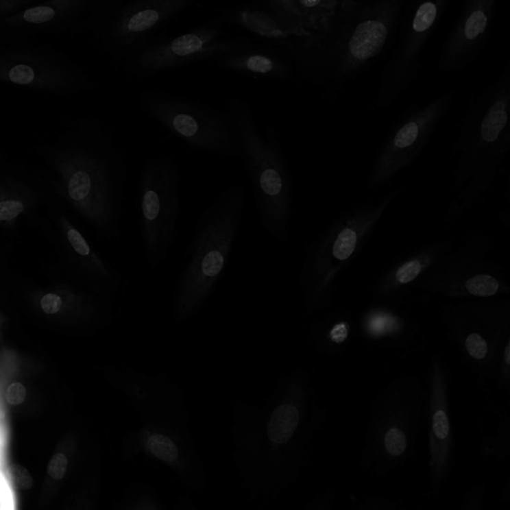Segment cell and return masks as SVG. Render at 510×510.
I'll list each match as a JSON object with an SVG mask.
<instances>
[{
	"mask_svg": "<svg viewBox=\"0 0 510 510\" xmlns=\"http://www.w3.org/2000/svg\"><path fill=\"white\" fill-rule=\"evenodd\" d=\"M245 208V186L232 182L202 210L188 260L171 295V314L175 324L189 322L212 298L239 239Z\"/></svg>",
	"mask_w": 510,
	"mask_h": 510,
	"instance_id": "1",
	"label": "cell"
},
{
	"mask_svg": "<svg viewBox=\"0 0 510 510\" xmlns=\"http://www.w3.org/2000/svg\"><path fill=\"white\" fill-rule=\"evenodd\" d=\"M232 417V457L241 487L248 500L263 503L278 489L280 450L298 430V408L276 398L260 404L236 401Z\"/></svg>",
	"mask_w": 510,
	"mask_h": 510,
	"instance_id": "2",
	"label": "cell"
},
{
	"mask_svg": "<svg viewBox=\"0 0 510 510\" xmlns=\"http://www.w3.org/2000/svg\"><path fill=\"white\" fill-rule=\"evenodd\" d=\"M224 112L239 144L259 221L270 236L282 239L287 184L274 132L259 129L250 103L241 97L232 98Z\"/></svg>",
	"mask_w": 510,
	"mask_h": 510,
	"instance_id": "3",
	"label": "cell"
},
{
	"mask_svg": "<svg viewBox=\"0 0 510 510\" xmlns=\"http://www.w3.org/2000/svg\"><path fill=\"white\" fill-rule=\"evenodd\" d=\"M197 5V0H94L74 32L87 34L105 56L120 64L171 19Z\"/></svg>",
	"mask_w": 510,
	"mask_h": 510,
	"instance_id": "4",
	"label": "cell"
},
{
	"mask_svg": "<svg viewBox=\"0 0 510 510\" xmlns=\"http://www.w3.org/2000/svg\"><path fill=\"white\" fill-rule=\"evenodd\" d=\"M181 168L170 155L143 162L138 181V206L145 263L159 269L170 254L182 213Z\"/></svg>",
	"mask_w": 510,
	"mask_h": 510,
	"instance_id": "5",
	"label": "cell"
},
{
	"mask_svg": "<svg viewBox=\"0 0 510 510\" xmlns=\"http://www.w3.org/2000/svg\"><path fill=\"white\" fill-rule=\"evenodd\" d=\"M141 111L191 148L221 157H239V144L226 112L191 97L145 90Z\"/></svg>",
	"mask_w": 510,
	"mask_h": 510,
	"instance_id": "6",
	"label": "cell"
},
{
	"mask_svg": "<svg viewBox=\"0 0 510 510\" xmlns=\"http://www.w3.org/2000/svg\"><path fill=\"white\" fill-rule=\"evenodd\" d=\"M252 40L246 36L226 38L221 24L213 19L178 36L153 39L119 65L125 73L147 78L201 61L212 62L221 55L245 47Z\"/></svg>",
	"mask_w": 510,
	"mask_h": 510,
	"instance_id": "7",
	"label": "cell"
},
{
	"mask_svg": "<svg viewBox=\"0 0 510 510\" xmlns=\"http://www.w3.org/2000/svg\"><path fill=\"white\" fill-rule=\"evenodd\" d=\"M0 81L40 89H82L92 84L71 55L35 39H0Z\"/></svg>",
	"mask_w": 510,
	"mask_h": 510,
	"instance_id": "8",
	"label": "cell"
},
{
	"mask_svg": "<svg viewBox=\"0 0 510 510\" xmlns=\"http://www.w3.org/2000/svg\"><path fill=\"white\" fill-rule=\"evenodd\" d=\"M126 461L145 457L162 463L191 491L208 485V474L191 436L190 422L145 421L127 433L123 444Z\"/></svg>",
	"mask_w": 510,
	"mask_h": 510,
	"instance_id": "9",
	"label": "cell"
},
{
	"mask_svg": "<svg viewBox=\"0 0 510 510\" xmlns=\"http://www.w3.org/2000/svg\"><path fill=\"white\" fill-rule=\"evenodd\" d=\"M114 376L119 390L126 396L141 421L190 422L186 396L168 376L129 367Z\"/></svg>",
	"mask_w": 510,
	"mask_h": 510,
	"instance_id": "10",
	"label": "cell"
},
{
	"mask_svg": "<svg viewBox=\"0 0 510 510\" xmlns=\"http://www.w3.org/2000/svg\"><path fill=\"white\" fill-rule=\"evenodd\" d=\"M94 0H39L0 21V39L34 40L74 32Z\"/></svg>",
	"mask_w": 510,
	"mask_h": 510,
	"instance_id": "11",
	"label": "cell"
},
{
	"mask_svg": "<svg viewBox=\"0 0 510 510\" xmlns=\"http://www.w3.org/2000/svg\"><path fill=\"white\" fill-rule=\"evenodd\" d=\"M215 19L221 25L234 26L250 33L254 40L276 48L284 47L290 42L311 35L288 25L256 1L223 8Z\"/></svg>",
	"mask_w": 510,
	"mask_h": 510,
	"instance_id": "12",
	"label": "cell"
},
{
	"mask_svg": "<svg viewBox=\"0 0 510 510\" xmlns=\"http://www.w3.org/2000/svg\"><path fill=\"white\" fill-rule=\"evenodd\" d=\"M274 46L254 40L245 47L213 59L223 70L258 79H282L289 73L287 63L274 51Z\"/></svg>",
	"mask_w": 510,
	"mask_h": 510,
	"instance_id": "13",
	"label": "cell"
},
{
	"mask_svg": "<svg viewBox=\"0 0 510 510\" xmlns=\"http://www.w3.org/2000/svg\"><path fill=\"white\" fill-rule=\"evenodd\" d=\"M388 23L382 17H371L358 23L349 40V64L366 62L381 51L388 37Z\"/></svg>",
	"mask_w": 510,
	"mask_h": 510,
	"instance_id": "14",
	"label": "cell"
},
{
	"mask_svg": "<svg viewBox=\"0 0 510 510\" xmlns=\"http://www.w3.org/2000/svg\"><path fill=\"white\" fill-rule=\"evenodd\" d=\"M305 28L310 32L327 29L339 5V0H296Z\"/></svg>",
	"mask_w": 510,
	"mask_h": 510,
	"instance_id": "15",
	"label": "cell"
},
{
	"mask_svg": "<svg viewBox=\"0 0 510 510\" xmlns=\"http://www.w3.org/2000/svg\"><path fill=\"white\" fill-rule=\"evenodd\" d=\"M125 510H167L166 505L155 489L148 483L138 481L127 487L121 501Z\"/></svg>",
	"mask_w": 510,
	"mask_h": 510,
	"instance_id": "16",
	"label": "cell"
},
{
	"mask_svg": "<svg viewBox=\"0 0 510 510\" xmlns=\"http://www.w3.org/2000/svg\"><path fill=\"white\" fill-rule=\"evenodd\" d=\"M489 5L481 2L474 4L470 8L467 16L463 19L461 29L457 36L456 40L457 43L459 44V47H463L478 40L481 35L485 34L489 25Z\"/></svg>",
	"mask_w": 510,
	"mask_h": 510,
	"instance_id": "17",
	"label": "cell"
},
{
	"mask_svg": "<svg viewBox=\"0 0 510 510\" xmlns=\"http://www.w3.org/2000/svg\"><path fill=\"white\" fill-rule=\"evenodd\" d=\"M255 1L260 4L263 8L269 10L270 12L274 13L276 17L288 25L312 34L303 24L296 0H255Z\"/></svg>",
	"mask_w": 510,
	"mask_h": 510,
	"instance_id": "18",
	"label": "cell"
},
{
	"mask_svg": "<svg viewBox=\"0 0 510 510\" xmlns=\"http://www.w3.org/2000/svg\"><path fill=\"white\" fill-rule=\"evenodd\" d=\"M507 122L505 103L498 101L490 109L481 126V136L485 142H494L502 131Z\"/></svg>",
	"mask_w": 510,
	"mask_h": 510,
	"instance_id": "19",
	"label": "cell"
},
{
	"mask_svg": "<svg viewBox=\"0 0 510 510\" xmlns=\"http://www.w3.org/2000/svg\"><path fill=\"white\" fill-rule=\"evenodd\" d=\"M439 13L437 0H426L422 2L415 11L412 23V32L415 36H422L434 25Z\"/></svg>",
	"mask_w": 510,
	"mask_h": 510,
	"instance_id": "20",
	"label": "cell"
},
{
	"mask_svg": "<svg viewBox=\"0 0 510 510\" xmlns=\"http://www.w3.org/2000/svg\"><path fill=\"white\" fill-rule=\"evenodd\" d=\"M92 189H93V181L89 173L86 171H79L70 180L69 195L74 201L81 202L90 197Z\"/></svg>",
	"mask_w": 510,
	"mask_h": 510,
	"instance_id": "21",
	"label": "cell"
},
{
	"mask_svg": "<svg viewBox=\"0 0 510 510\" xmlns=\"http://www.w3.org/2000/svg\"><path fill=\"white\" fill-rule=\"evenodd\" d=\"M467 288L472 295L491 296L498 291V282L494 277L478 276L467 281Z\"/></svg>",
	"mask_w": 510,
	"mask_h": 510,
	"instance_id": "22",
	"label": "cell"
},
{
	"mask_svg": "<svg viewBox=\"0 0 510 510\" xmlns=\"http://www.w3.org/2000/svg\"><path fill=\"white\" fill-rule=\"evenodd\" d=\"M356 243H357V235H356L355 232H353L350 228H346L341 232L335 245H334V256L340 259V260H345L353 254Z\"/></svg>",
	"mask_w": 510,
	"mask_h": 510,
	"instance_id": "23",
	"label": "cell"
},
{
	"mask_svg": "<svg viewBox=\"0 0 510 510\" xmlns=\"http://www.w3.org/2000/svg\"><path fill=\"white\" fill-rule=\"evenodd\" d=\"M385 445L387 450L393 456H399L404 452L406 448V437L401 430L398 428H392L387 433L385 437Z\"/></svg>",
	"mask_w": 510,
	"mask_h": 510,
	"instance_id": "24",
	"label": "cell"
},
{
	"mask_svg": "<svg viewBox=\"0 0 510 510\" xmlns=\"http://www.w3.org/2000/svg\"><path fill=\"white\" fill-rule=\"evenodd\" d=\"M417 134H419L417 125L415 123H409L406 126L402 127L396 136L395 140H393L395 146L400 149L411 146L417 138Z\"/></svg>",
	"mask_w": 510,
	"mask_h": 510,
	"instance_id": "25",
	"label": "cell"
},
{
	"mask_svg": "<svg viewBox=\"0 0 510 510\" xmlns=\"http://www.w3.org/2000/svg\"><path fill=\"white\" fill-rule=\"evenodd\" d=\"M10 472L13 483L16 485V487L22 490L32 489L33 483L32 476H30L27 468L21 467V465H14L10 467Z\"/></svg>",
	"mask_w": 510,
	"mask_h": 510,
	"instance_id": "26",
	"label": "cell"
},
{
	"mask_svg": "<svg viewBox=\"0 0 510 510\" xmlns=\"http://www.w3.org/2000/svg\"><path fill=\"white\" fill-rule=\"evenodd\" d=\"M39 0H0V21Z\"/></svg>",
	"mask_w": 510,
	"mask_h": 510,
	"instance_id": "27",
	"label": "cell"
},
{
	"mask_svg": "<svg viewBox=\"0 0 510 510\" xmlns=\"http://www.w3.org/2000/svg\"><path fill=\"white\" fill-rule=\"evenodd\" d=\"M465 345H467L468 353L476 359H483L487 355V343L478 334H472L468 336Z\"/></svg>",
	"mask_w": 510,
	"mask_h": 510,
	"instance_id": "28",
	"label": "cell"
},
{
	"mask_svg": "<svg viewBox=\"0 0 510 510\" xmlns=\"http://www.w3.org/2000/svg\"><path fill=\"white\" fill-rule=\"evenodd\" d=\"M68 467L67 457L63 454H56L50 459L48 474L52 478L61 479L65 476Z\"/></svg>",
	"mask_w": 510,
	"mask_h": 510,
	"instance_id": "29",
	"label": "cell"
},
{
	"mask_svg": "<svg viewBox=\"0 0 510 510\" xmlns=\"http://www.w3.org/2000/svg\"><path fill=\"white\" fill-rule=\"evenodd\" d=\"M421 263L417 260L410 261L400 268L397 272V279L401 283H408L414 280L421 272Z\"/></svg>",
	"mask_w": 510,
	"mask_h": 510,
	"instance_id": "30",
	"label": "cell"
},
{
	"mask_svg": "<svg viewBox=\"0 0 510 510\" xmlns=\"http://www.w3.org/2000/svg\"><path fill=\"white\" fill-rule=\"evenodd\" d=\"M23 204L19 201L0 202V221H8L21 215Z\"/></svg>",
	"mask_w": 510,
	"mask_h": 510,
	"instance_id": "31",
	"label": "cell"
},
{
	"mask_svg": "<svg viewBox=\"0 0 510 510\" xmlns=\"http://www.w3.org/2000/svg\"><path fill=\"white\" fill-rule=\"evenodd\" d=\"M68 239H69V243H71L72 247L74 248L77 254L82 255V256H88L91 254L90 246L86 243L84 237L79 234L77 230H70L68 232Z\"/></svg>",
	"mask_w": 510,
	"mask_h": 510,
	"instance_id": "32",
	"label": "cell"
},
{
	"mask_svg": "<svg viewBox=\"0 0 510 510\" xmlns=\"http://www.w3.org/2000/svg\"><path fill=\"white\" fill-rule=\"evenodd\" d=\"M26 397V389L21 382H12L6 391V400L12 406L21 404Z\"/></svg>",
	"mask_w": 510,
	"mask_h": 510,
	"instance_id": "33",
	"label": "cell"
},
{
	"mask_svg": "<svg viewBox=\"0 0 510 510\" xmlns=\"http://www.w3.org/2000/svg\"><path fill=\"white\" fill-rule=\"evenodd\" d=\"M434 432L439 439H446L450 432V423L448 417L443 411H437L434 415Z\"/></svg>",
	"mask_w": 510,
	"mask_h": 510,
	"instance_id": "34",
	"label": "cell"
},
{
	"mask_svg": "<svg viewBox=\"0 0 510 510\" xmlns=\"http://www.w3.org/2000/svg\"><path fill=\"white\" fill-rule=\"evenodd\" d=\"M41 307L47 314H55L62 307V300L58 295L47 294L41 299Z\"/></svg>",
	"mask_w": 510,
	"mask_h": 510,
	"instance_id": "35",
	"label": "cell"
},
{
	"mask_svg": "<svg viewBox=\"0 0 510 510\" xmlns=\"http://www.w3.org/2000/svg\"><path fill=\"white\" fill-rule=\"evenodd\" d=\"M347 334H348V332H347L345 325L340 324L334 327V329L332 330L331 337L335 342L341 343L346 339Z\"/></svg>",
	"mask_w": 510,
	"mask_h": 510,
	"instance_id": "36",
	"label": "cell"
},
{
	"mask_svg": "<svg viewBox=\"0 0 510 510\" xmlns=\"http://www.w3.org/2000/svg\"><path fill=\"white\" fill-rule=\"evenodd\" d=\"M341 1V8L345 11H349L353 8L354 3L356 0H339Z\"/></svg>",
	"mask_w": 510,
	"mask_h": 510,
	"instance_id": "37",
	"label": "cell"
},
{
	"mask_svg": "<svg viewBox=\"0 0 510 510\" xmlns=\"http://www.w3.org/2000/svg\"><path fill=\"white\" fill-rule=\"evenodd\" d=\"M505 362L507 363V364H510V346L509 344V346L507 347V350H505Z\"/></svg>",
	"mask_w": 510,
	"mask_h": 510,
	"instance_id": "38",
	"label": "cell"
}]
</instances>
